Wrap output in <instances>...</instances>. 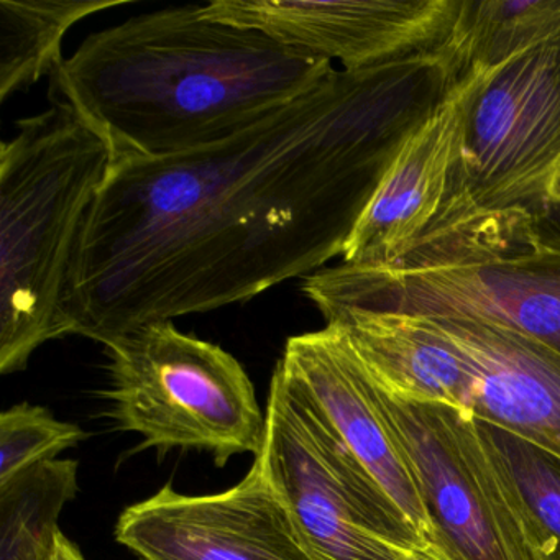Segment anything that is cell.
<instances>
[{
    "label": "cell",
    "instance_id": "4",
    "mask_svg": "<svg viewBox=\"0 0 560 560\" xmlns=\"http://www.w3.org/2000/svg\"><path fill=\"white\" fill-rule=\"evenodd\" d=\"M19 120L0 147V373L71 336V267L84 224L110 170V143L73 107Z\"/></svg>",
    "mask_w": 560,
    "mask_h": 560
},
{
    "label": "cell",
    "instance_id": "8",
    "mask_svg": "<svg viewBox=\"0 0 560 560\" xmlns=\"http://www.w3.org/2000/svg\"><path fill=\"white\" fill-rule=\"evenodd\" d=\"M370 378L386 428L415 478L438 552L445 560H539L491 465L474 412L411 401Z\"/></svg>",
    "mask_w": 560,
    "mask_h": 560
},
{
    "label": "cell",
    "instance_id": "7",
    "mask_svg": "<svg viewBox=\"0 0 560 560\" xmlns=\"http://www.w3.org/2000/svg\"><path fill=\"white\" fill-rule=\"evenodd\" d=\"M560 173V35L481 74L441 214L536 206Z\"/></svg>",
    "mask_w": 560,
    "mask_h": 560
},
{
    "label": "cell",
    "instance_id": "1",
    "mask_svg": "<svg viewBox=\"0 0 560 560\" xmlns=\"http://www.w3.org/2000/svg\"><path fill=\"white\" fill-rule=\"evenodd\" d=\"M447 47L323 81L205 149L114 160L71 267L77 336L244 303L343 255L412 133L460 81Z\"/></svg>",
    "mask_w": 560,
    "mask_h": 560
},
{
    "label": "cell",
    "instance_id": "2",
    "mask_svg": "<svg viewBox=\"0 0 560 560\" xmlns=\"http://www.w3.org/2000/svg\"><path fill=\"white\" fill-rule=\"evenodd\" d=\"M191 4L90 35L50 77L119 159H166L214 145L316 86L332 63Z\"/></svg>",
    "mask_w": 560,
    "mask_h": 560
},
{
    "label": "cell",
    "instance_id": "18",
    "mask_svg": "<svg viewBox=\"0 0 560 560\" xmlns=\"http://www.w3.org/2000/svg\"><path fill=\"white\" fill-rule=\"evenodd\" d=\"M88 434L80 425L60 421L42 406L21 402L0 415V485L24 471L57 460Z\"/></svg>",
    "mask_w": 560,
    "mask_h": 560
},
{
    "label": "cell",
    "instance_id": "3",
    "mask_svg": "<svg viewBox=\"0 0 560 560\" xmlns=\"http://www.w3.org/2000/svg\"><path fill=\"white\" fill-rule=\"evenodd\" d=\"M303 291L319 313L467 317L560 355V245L544 238L523 209L438 215L395 264L324 267L306 277Z\"/></svg>",
    "mask_w": 560,
    "mask_h": 560
},
{
    "label": "cell",
    "instance_id": "16",
    "mask_svg": "<svg viewBox=\"0 0 560 560\" xmlns=\"http://www.w3.org/2000/svg\"><path fill=\"white\" fill-rule=\"evenodd\" d=\"M501 487L539 560H560V458L475 418Z\"/></svg>",
    "mask_w": 560,
    "mask_h": 560
},
{
    "label": "cell",
    "instance_id": "14",
    "mask_svg": "<svg viewBox=\"0 0 560 560\" xmlns=\"http://www.w3.org/2000/svg\"><path fill=\"white\" fill-rule=\"evenodd\" d=\"M320 314L389 392L411 401L474 409V363L429 317L359 307H332Z\"/></svg>",
    "mask_w": 560,
    "mask_h": 560
},
{
    "label": "cell",
    "instance_id": "9",
    "mask_svg": "<svg viewBox=\"0 0 560 560\" xmlns=\"http://www.w3.org/2000/svg\"><path fill=\"white\" fill-rule=\"evenodd\" d=\"M462 0H218L206 18L355 71L441 50Z\"/></svg>",
    "mask_w": 560,
    "mask_h": 560
},
{
    "label": "cell",
    "instance_id": "20",
    "mask_svg": "<svg viewBox=\"0 0 560 560\" xmlns=\"http://www.w3.org/2000/svg\"><path fill=\"white\" fill-rule=\"evenodd\" d=\"M48 560H86L84 559L83 552L65 536L63 533H60V536L57 537V544H55L54 552L48 557Z\"/></svg>",
    "mask_w": 560,
    "mask_h": 560
},
{
    "label": "cell",
    "instance_id": "13",
    "mask_svg": "<svg viewBox=\"0 0 560 560\" xmlns=\"http://www.w3.org/2000/svg\"><path fill=\"white\" fill-rule=\"evenodd\" d=\"M429 319L474 363L475 418L560 458L559 353L494 324L467 317Z\"/></svg>",
    "mask_w": 560,
    "mask_h": 560
},
{
    "label": "cell",
    "instance_id": "15",
    "mask_svg": "<svg viewBox=\"0 0 560 560\" xmlns=\"http://www.w3.org/2000/svg\"><path fill=\"white\" fill-rule=\"evenodd\" d=\"M124 0H2L0 2V101L31 90L55 73L61 44L84 19Z\"/></svg>",
    "mask_w": 560,
    "mask_h": 560
},
{
    "label": "cell",
    "instance_id": "5",
    "mask_svg": "<svg viewBox=\"0 0 560 560\" xmlns=\"http://www.w3.org/2000/svg\"><path fill=\"white\" fill-rule=\"evenodd\" d=\"M260 462L314 560H445L275 369Z\"/></svg>",
    "mask_w": 560,
    "mask_h": 560
},
{
    "label": "cell",
    "instance_id": "11",
    "mask_svg": "<svg viewBox=\"0 0 560 560\" xmlns=\"http://www.w3.org/2000/svg\"><path fill=\"white\" fill-rule=\"evenodd\" d=\"M277 366L316 406L373 480L434 547L415 478L373 398L369 370L343 334L326 326L291 337Z\"/></svg>",
    "mask_w": 560,
    "mask_h": 560
},
{
    "label": "cell",
    "instance_id": "10",
    "mask_svg": "<svg viewBox=\"0 0 560 560\" xmlns=\"http://www.w3.org/2000/svg\"><path fill=\"white\" fill-rule=\"evenodd\" d=\"M116 539L140 560H314L257 458L221 493L166 483L120 513Z\"/></svg>",
    "mask_w": 560,
    "mask_h": 560
},
{
    "label": "cell",
    "instance_id": "6",
    "mask_svg": "<svg viewBox=\"0 0 560 560\" xmlns=\"http://www.w3.org/2000/svg\"><path fill=\"white\" fill-rule=\"evenodd\" d=\"M107 352L110 418L143 439L140 448H196L218 467L234 455L260 454L267 415L228 350L163 320L114 340Z\"/></svg>",
    "mask_w": 560,
    "mask_h": 560
},
{
    "label": "cell",
    "instance_id": "19",
    "mask_svg": "<svg viewBox=\"0 0 560 560\" xmlns=\"http://www.w3.org/2000/svg\"><path fill=\"white\" fill-rule=\"evenodd\" d=\"M526 212L544 238L560 245V173L550 183L540 201Z\"/></svg>",
    "mask_w": 560,
    "mask_h": 560
},
{
    "label": "cell",
    "instance_id": "17",
    "mask_svg": "<svg viewBox=\"0 0 560 560\" xmlns=\"http://www.w3.org/2000/svg\"><path fill=\"white\" fill-rule=\"evenodd\" d=\"M560 35V0H462L447 47L462 77L487 74Z\"/></svg>",
    "mask_w": 560,
    "mask_h": 560
},
{
    "label": "cell",
    "instance_id": "12",
    "mask_svg": "<svg viewBox=\"0 0 560 560\" xmlns=\"http://www.w3.org/2000/svg\"><path fill=\"white\" fill-rule=\"evenodd\" d=\"M478 80V71L464 74L434 116L399 150L360 218L342 264L388 267L438 218L451 189L465 114Z\"/></svg>",
    "mask_w": 560,
    "mask_h": 560
}]
</instances>
